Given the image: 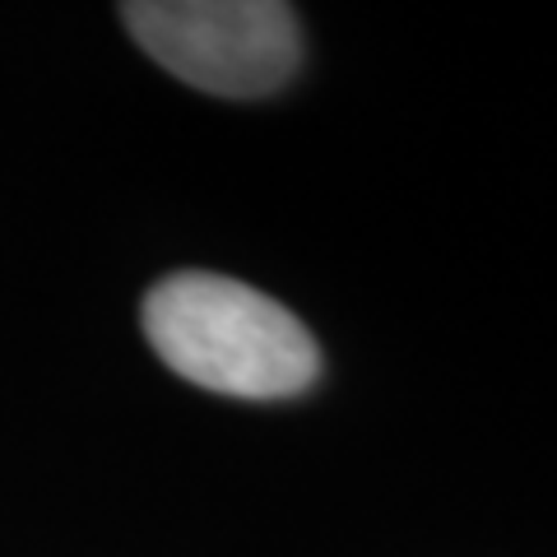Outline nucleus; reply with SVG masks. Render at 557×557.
Wrapping results in <instances>:
<instances>
[{
  "label": "nucleus",
  "instance_id": "obj_1",
  "mask_svg": "<svg viewBox=\"0 0 557 557\" xmlns=\"http://www.w3.org/2000/svg\"><path fill=\"white\" fill-rule=\"evenodd\" d=\"M145 335L177 376L214 395L284 399L321 372V348L284 302L228 274L182 270L145 293Z\"/></svg>",
  "mask_w": 557,
  "mask_h": 557
},
{
  "label": "nucleus",
  "instance_id": "obj_2",
  "mask_svg": "<svg viewBox=\"0 0 557 557\" xmlns=\"http://www.w3.org/2000/svg\"><path fill=\"white\" fill-rule=\"evenodd\" d=\"M121 20L163 70L219 98L274 94L302 61L298 14L278 0H135Z\"/></svg>",
  "mask_w": 557,
  "mask_h": 557
}]
</instances>
